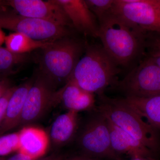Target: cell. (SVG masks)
<instances>
[{"instance_id":"cell-2","label":"cell","mask_w":160,"mask_h":160,"mask_svg":"<svg viewBox=\"0 0 160 160\" xmlns=\"http://www.w3.org/2000/svg\"><path fill=\"white\" fill-rule=\"evenodd\" d=\"M119 67L106 52L102 44L85 42V50L70 78L82 89L99 96L114 85Z\"/></svg>"},{"instance_id":"cell-23","label":"cell","mask_w":160,"mask_h":160,"mask_svg":"<svg viewBox=\"0 0 160 160\" xmlns=\"http://www.w3.org/2000/svg\"><path fill=\"white\" fill-rule=\"evenodd\" d=\"M16 88V86H12L0 98V126L5 118L9 100Z\"/></svg>"},{"instance_id":"cell-6","label":"cell","mask_w":160,"mask_h":160,"mask_svg":"<svg viewBox=\"0 0 160 160\" xmlns=\"http://www.w3.org/2000/svg\"><path fill=\"white\" fill-rule=\"evenodd\" d=\"M126 97L147 98L160 96V68L144 56L122 79L114 84Z\"/></svg>"},{"instance_id":"cell-19","label":"cell","mask_w":160,"mask_h":160,"mask_svg":"<svg viewBox=\"0 0 160 160\" xmlns=\"http://www.w3.org/2000/svg\"><path fill=\"white\" fill-rule=\"evenodd\" d=\"M29 55L27 54H16L6 48L0 47V73L6 76L13 73L15 68L29 62L30 60Z\"/></svg>"},{"instance_id":"cell-17","label":"cell","mask_w":160,"mask_h":160,"mask_svg":"<svg viewBox=\"0 0 160 160\" xmlns=\"http://www.w3.org/2000/svg\"><path fill=\"white\" fill-rule=\"evenodd\" d=\"M157 130H160V96L147 98L126 97L119 99Z\"/></svg>"},{"instance_id":"cell-8","label":"cell","mask_w":160,"mask_h":160,"mask_svg":"<svg viewBox=\"0 0 160 160\" xmlns=\"http://www.w3.org/2000/svg\"><path fill=\"white\" fill-rule=\"evenodd\" d=\"M78 144L88 155L122 160L112 147L108 121L100 112L83 126L78 136Z\"/></svg>"},{"instance_id":"cell-13","label":"cell","mask_w":160,"mask_h":160,"mask_svg":"<svg viewBox=\"0 0 160 160\" xmlns=\"http://www.w3.org/2000/svg\"><path fill=\"white\" fill-rule=\"evenodd\" d=\"M19 133V152L34 160L43 157L50 143L48 134L45 130L29 126L22 128Z\"/></svg>"},{"instance_id":"cell-14","label":"cell","mask_w":160,"mask_h":160,"mask_svg":"<svg viewBox=\"0 0 160 160\" xmlns=\"http://www.w3.org/2000/svg\"><path fill=\"white\" fill-rule=\"evenodd\" d=\"M35 79V76L17 86L12 93L7 106L5 118L0 126V136L18 126L26 97Z\"/></svg>"},{"instance_id":"cell-26","label":"cell","mask_w":160,"mask_h":160,"mask_svg":"<svg viewBox=\"0 0 160 160\" xmlns=\"http://www.w3.org/2000/svg\"><path fill=\"white\" fill-rule=\"evenodd\" d=\"M6 160H34L26 156L25 155L22 154L18 152L17 154L12 156L11 157L8 158V159Z\"/></svg>"},{"instance_id":"cell-1","label":"cell","mask_w":160,"mask_h":160,"mask_svg":"<svg viewBox=\"0 0 160 160\" xmlns=\"http://www.w3.org/2000/svg\"><path fill=\"white\" fill-rule=\"evenodd\" d=\"M99 24L102 45L119 67H130L143 58L147 32L111 12Z\"/></svg>"},{"instance_id":"cell-5","label":"cell","mask_w":160,"mask_h":160,"mask_svg":"<svg viewBox=\"0 0 160 160\" xmlns=\"http://www.w3.org/2000/svg\"><path fill=\"white\" fill-rule=\"evenodd\" d=\"M0 28L38 41H51L72 35L70 28L45 20L23 16L16 12L0 9Z\"/></svg>"},{"instance_id":"cell-27","label":"cell","mask_w":160,"mask_h":160,"mask_svg":"<svg viewBox=\"0 0 160 160\" xmlns=\"http://www.w3.org/2000/svg\"><path fill=\"white\" fill-rule=\"evenodd\" d=\"M130 160H158L154 158L153 157H137L131 158Z\"/></svg>"},{"instance_id":"cell-4","label":"cell","mask_w":160,"mask_h":160,"mask_svg":"<svg viewBox=\"0 0 160 160\" xmlns=\"http://www.w3.org/2000/svg\"><path fill=\"white\" fill-rule=\"evenodd\" d=\"M99 112L107 120L122 129L154 152L159 148L158 130L119 99L100 96Z\"/></svg>"},{"instance_id":"cell-10","label":"cell","mask_w":160,"mask_h":160,"mask_svg":"<svg viewBox=\"0 0 160 160\" xmlns=\"http://www.w3.org/2000/svg\"><path fill=\"white\" fill-rule=\"evenodd\" d=\"M8 6L23 16L73 28L66 12L55 0H8Z\"/></svg>"},{"instance_id":"cell-32","label":"cell","mask_w":160,"mask_h":160,"mask_svg":"<svg viewBox=\"0 0 160 160\" xmlns=\"http://www.w3.org/2000/svg\"></svg>"},{"instance_id":"cell-29","label":"cell","mask_w":160,"mask_h":160,"mask_svg":"<svg viewBox=\"0 0 160 160\" xmlns=\"http://www.w3.org/2000/svg\"><path fill=\"white\" fill-rule=\"evenodd\" d=\"M66 160H89V159L86 156H80L74 157L72 158H71Z\"/></svg>"},{"instance_id":"cell-33","label":"cell","mask_w":160,"mask_h":160,"mask_svg":"<svg viewBox=\"0 0 160 160\" xmlns=\"http://www.w3.org/2000/svg\"></svg>"},{"instance_id":"cell-22","label":"cell","mask_w":160,"mask_h":160,"mask_svg":"<svg viewBox=\"0 0 160 160\" xmlns=\"http://www.w3.org/2000/svg\"><path fill=\"white\" fill-rule=\"evenodd\" d=\"M19 148V133L13 132L0 136V156L7 155Z\"/></svg>"},{"instance_id":"cell-3","label":"cell","mask_w":160,"mask_h":160,"mask_svg":"<svg viewBox=\"0 0 160 160\" xmlns=\"http://www.w3.org/2000/svg\"><path fill=\"white\" fill-rule=\"evenodd\" d=\"M85 47V42L72 35L54 40L41 49L42 52L39 72L56 89L64 86L82 56Z\"/></svg>"},{"instance_id":"cell-7","label":"cell","mask_w":160,"mask_h":160,"mask_svg":"<svg viewBox=\"0 0 160 160\" xmlns=\"http://www.w3.org/2000/svg\"><path fill=\"white\" fill-rule=\"evenodd\" d=\"M111 12L146 32H160V0H114Z\"/></svg>"},{"instance_id":"cell-18","label":"cell","mask_w":160,"mask_h":160,"mask_svg":"<svg viewBox=\"0 0 160 160\" xmlns=\"http://www.w3.org/2000/svg\"><path fill=\"white\" fill-rule=\"evenodd\" d=\"M53 41H38L14 32L6 37L5 43L6 49L11 52L16 54H27L33 50L45 48Z\"/></svg>"},{"instance_id":"cell-20","label":"cell","mask_w":160,"mask_h":160,"mask_svg":"<svg viewBox=\"0 0 160 160\" xmlns=\"http://www.w3.org/2000/svg\"><path fill=\"white\" fill-rule=\"evenodd\" d=\"M145 56L150 58L160 68V32L146 33Z\"/></svg>"},{"instance_id":"cell-21","label":"cell","mask_w":160,"mask_h":160,"mask_svg":"<svg viewBox=\"0 0 160 160\" xmlns=\"http://www.w3.org/2000/svg\"><path fill=\"white\" fill-rule=\"evenodd\" d=\"M99 23L111 12L114 0H85Z\"/></svg>"},{"instance_id":"cell-16","label":"cell","mask_w":160,"mask_h":160,"mask_svg":"<svg viewBox=\"0 0 160 160\" xmlns=\"http://www.w3.org/2000/svg\"><path fill=\"white\" fill-rule=\"evenodd\" d=\"M110 131L112 147L117 154H126L131 158L153 157V153L146 146L126 132L107 120Z\"/></svg>"},{"instance_id":"cell-30","label":"cell","mask_w":160,"mask_h":160,"mask_svg":"<svg viewBox=\"0 0 160 160\" xmlns=\"http://www.w3.org/2000/svg\"><path fill=\"white\" fill-rule=\"evenodd\" d=\"M8 6V1L0 0V9Z\"/></svg>"},{"instance_id":"cell-28","label":"cell","mask_w":160,"mask_h":160,"mask_svg":"<svg viewBox=\"0 0 160 160\" xmlns=\"http://www.w3.org/2000/svg\"><path fill=\"white\" fill-rule=\"evenodd\" d=\"M6 36L2 28H0V47L5 42Z\"/></svg>"},{"instance_id":"cell-31","label":"cell","mask_w":160,"mask_h":160,"mask_svg":"<svg viewBox=\"0 0 160 160\" xmlns=\"http://www.w3.org/2000/svg\"><path fill=\"white\" fill-rule=\"evenodd\" d=\"M5 77H7V76L5 75L2 74V73H0V79H1L2 78H3Z\"/></svg>"},{"instance_id":"cell-15","label":"cell","mask_w":160,"mask_h":160,"mask_svg":"<svg viewBox=\"0 0 160 160\" xmlns=\"http://www.w3.org/2000/svg\"><path fill=\"white\" fill-rule=\"evenodd\" d=\"M78 122V114L75 112L67 111L58 116L52 124L48 134L52 146L59 148L69 143L77 132Z\"/></svg>"},{"instance_id":"cell-11","label":"cell","mask_w":160,"mask_h":160,"mask_svg":"<svg viewBox=\"0 0 160 160\" xmlns=\"http://www.w3.org/2000/svg\"><path fill=\"white\" fill-rule=\"evenodd\" d=\"M68 16L72 27L85 36L99 38L100 26L85 0H55Z\"/></svg>"},{"instance_id":"cell-24","label":"cell","mask_w":160,"mask_h":160,"mask_svg":"<svg viewBox=\"0 0 160 160\" xmlns=\"http://www.w3.org/2000/svg\"><path fill=\"white\" fill-rule=\"evenodd\" d=\"M11 81L7 77L0 79V98L10 88L12 87Z\"/></svg>"},{"instance_id":"cell-12","label":"cell","mask_w":160,"mask_h":160,"mask_svg":"<svg viewBox=\"0 0 160 160\" xmlns=\"http://www.w3.org/2000/svg\"><path fill=\"white\" fill-rule=\"evenodd\" d=\"M58 102L62 104L67 111L78 112L93 109L95 103L94 93L82 89L70 78L56 92Z\"/></svg>"},{"instance_id":"cell-25","label":"cell","mask_w":160,"mask_h":160,"mask_svg":"<svg viewBox=\"0 0 160 160\" xmlns=\"http://www.w3.org/2000/svg\"><path fill=\"white\" fill-rule=\"evenodd\" d=\"M37 160H64V157L58 153H53L47 156L42 157Z\"/></svg>"},{"instance_id":"cell-9","label":"cell","mask_w":160,"mask_h":160,"mask_svg":"<svg viewBox=\"0 0 160 160\" xmlns=\"http://www.w3.org/2000/svg\"><path fill=\"white\" fill-rule=\"evenodd\" d=\"M56 91L48 79L38 72L26 97L18 127L30 126L56 105Z\"/></svg>"}]
</instances>
